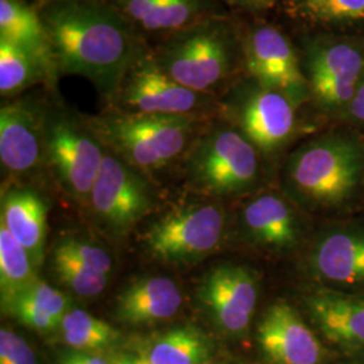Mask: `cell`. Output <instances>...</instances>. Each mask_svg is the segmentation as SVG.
Listing matches in <instances>:
<instances>
[{
  "instance_id": "d4e9b609",
  "label": "cell",
  "mask_w": 364,
  "mask_h": 364,
  "mask_svg": "<svg viewBox=\"0 0 364 364\" xmlns=\"http://www.w3.org/2000/svg\"><path fill=\"white\" fill-rule=\"evenodd\" d=\"M37 266L11 232L0 223V291L1 305L38 279Z\"/></svg>"
},
{
  "instance_id": "d590c367",
  "label": "cell",
  "mask_w": 364,
  "mask_h": 364,
  "mask_svg": "<svg viewBox=\"0 0 364 364\" xmlns=\"http://www.w3.org/2000/svg\"><path fill=\"white\" fill-rule=\"evenodd\" d=\"M105 1H108V0H105Z\"/></svg>"
},
{
  "instance_id": "ffe728a7",
  "label": "cell",
  "mask_w": 364,
  "mask_h": 364,
  "mask_svg": "<svg viewBox=\"0 0 364 364\" xmlns=\"http://www.w3.org/2000/svg\"><path fill=\"white\" fill-rule=\"evenodd\" d=\"M48 207L30 189H11L1 197V224L26 248L38 269L43 262Z\"/></svg>"
},
{
  "instance_id": "9a60e30c",
  "label": "cell",
  "mask_w": 364,
  "mask_h": 364,
  "mask_svg": "<svg viewBox=\"0 0 364 364\" xmlns=\"http://www.w3.org/2000/svg\"><path fill=\"white\" fill-rule=\"evenodd\" d=\"M294 108L296 105L285 95L257 84L237 107L240 132L260 151H274L294 131Z\"/></svg>"
},
{
  "instance_id": "8fae6325",
  "label": "cell",
  "mask_w": 364,
  "mask_h": 364,
  "mask_svg": "<svg viewBox=\"0 0 364 364\" xmlns=\"http://www.w3.org/2000/svg\"><path fill=\"white\" fill-rule=\"evenodd\" d=\"M258 294V282L250 270L223 264L205 275L197 297L223 332L242 335L255 313Z\"/></svg>"
},
{
  "instance_id": "52a82bcc",
  "label": "cell",
  "mask_w": 364,
  "mask_h": 364,
  "mask_svg": "<svg viewBox=\"0 0 364 364\" xmlns=\"http://www.w3.org/2000/svg\"><path fill=\"white\" fill-rule=\"evenodd\" d=\"M186 168L191 178L203 191L231 195L254 183L259 161L257 147L242 132L218 127L193 144Z\"/></svg>"
},
{
  "instance_id": "484cf974",
  "label": "cell",
  "mask_w": 364,
  "mask_h": 364,
  "mask_svg": "<svg viewBox=\"0 0 364 364\" xmlns=\"http://www.w3.org/2000/svg\"><path fill=\"white\" fill-rule=\"evenodd\" d=\"M58 329L68 347L92 353L111 348L120 338L114 326L82 309H70Z\"/></svg>"
},
{
  "instance_id": "6da1fadb",
  "label": "cell",
  "mask_w": 364,
  "mask_h": 364,
  "mask_svg": "<svg viewBox=\"0 0 364 364\" xmlns=\"http://www.w3.org/2000/svg\"><path fill=\"white\" fill-rule=\"evenodd\" d=\"M38 10L57 77L87 78L112 97L146 48L136 28L105 0H45Z\"/></svg>"
},
{
  "instance_id": "f546056e",
  "label": "cell",
  "mask_w": 364,
  "mask_h": 364,
  "mask_svg": "<svg viewBox=\"0 0 364 364\" xmlns=\"http://www.w3.org/2000/svg\"><path fill=\"white\" fill-rule=\"evenodd\" d=\"M54 248L99 273L108 275L112 270V259L105 248L88 243L85 240L66 237L58 242Z\"/></svg>"
},
{
  "instance_id": "d6a6232c",
  "label": "cell",
  "mask_w": 364,
  "mask_h": 364,
  "mask_svg": "<svg viewBox=\"0 0 364 364\" xmlns=\"http://www.w3.org/2000/svg\"><path fill=\"white\" fill-rule=\"evenodd\" d=\"M350 117L356 120V122H363L364 123V77L355 93V97L352 99L351 103L347 107Z\"/></svg>"
},
{
  "instance_id": "4fadbf2b",
  "label": "cell",
  "mask_w": 364,
  "mask_h": 364,
  "mask_svg": "<svg viewBox=\"0 0 364 364\" xmlns=\"http://www.w3.org/2000/svg\"><path fill=\"white\" fill-rule=\"evenodd\" d=\"M309 88L318 105L348 107L364 77V57L347 43L323 45L308 58Z\"/></svg>"
},
{
  "instance_id": "8992f818",
  "label": "cell",
  "mask_w": 364,
  "mask_h": 364,
  "mask_svg": "<svg viewBox=\"0 0 364 364\" xmlns=\"http://www.w3.org/2000/svg\"><path fill=\"white\" fill-rule=\"evenodd\" d=\"M111 99L122 112L169 117H198L212 103V95L192 91L170 77L147 48L134 58Z\"/></svg>"
},
{
  "instance_id": "cb8c5ba5",
  "label": "cell",
  "mask_w": 364,
  "mask_h": 364,
  "mask_svg": "<svg viewBox=\"0 0 364 364\" xmlns=\"http://www.w3.org/2000/svg\"><path fill=\"white\" fill-rule=\"evenodd\" d=\"M45 82L54 85L50 73L28 53L0 39V95L11 99L27 88Z\"/></svg>"
},
{
  "instance_id": "7c38bea8",
  "label": "cell",
  "mask_w": 364,
  "mask_h": 364,
  "mask_svg": "<svg viewBox=\"0 0 364 364\" xmlns=\"http://www.w3.org/2000/svg\"><path fill=\"white\" fill-rule=\"evenodd\" d=\"M48 109L38 102L13 99L0 108V162L13 174H25L45 162Z\"/></svg>"
},
{
  "instance_id": "f1b7e54d",
  "label": "cell",
  "mask_w": 364,
  "mask_h": 364,
  "mask_svg": "<svg viewBox=\"0 0 364 364\" xmlns=\"http://www.w3.org/2000/svg\"><path fill=\"white\" fill-rule=\"evenodd\" d=\"M15 297L26 299L27 302H30L39 312L48 314L60 324L66 313L72 309L70 301L64 293H61L55 287L48 285L45 281L39 278Z\"/></svg>"
},
{
  "instance_id": "2e32d148",
  "label": "cell",
  "mask_w": 364,
  "mask_h": 364,
  "mask_svg": "<svg viewBox=\"0 0 364 364\" xmlns=\"http://www.w3.org/2000/svg\"><path fill=\"white\" fill-rule=\"evenodd\" d=\"M313 273L332 287H364V228L328 231L314 245Z\"/></svg>"
},
{
  "instance_id": "836d02e7",
  "label": "cell",
  "mask_w": 364,
  "mask_h": 364,
  "mask_svg": "<svg viewBox=\"0 0 364 364\" xmlns=\"http://www.w3.org/2000/svg\"><path fill=\"white\" fill-rule=\"evenodd\" d=\"M230 1L239 6L251 7V9H266V7H272L277 0H230Z\"/></svg>"
},
{
  "instance_id": "9c48e42d",
  "label": "cell",
  "mask_w": 364,
  "mask_h": 364,
  "mask_svg": "<svg viewBox=\"0 0 364 364\" xmlns=\"http://www.w3.org/2000/svg\"><path fill=\"white\" fill-rule=\"evenodd\" d=\"M90 200L99 220L117 234L127 232L151 207L149 186L139 170L108 150Z\"/></svg>"
},
{
  "instance_id": "e575fe53",
  "label": "cell",
  "mask_w": 364,
  "mask_h": 364,
  "mask_svg": "<svg viewBox=\"0 0 364 364\" xmlns=\"http://www.w3.org/2000/svg\"><path fill=\"white\" fill-rule=\"evenodd\" d=\"M111 364H146L142 358H135V356H127V355H120L117 356Z\"/></svg>"
},
{
  "instance_id": "83f0119b",
  "label": "cell",
  "mask_w": 364,
  "mask_h": 364,
  "mask_svg": "<svg viewBox=\"0 0 364 364\" xmlns=\"http://www.w3.org/2000/svg\"><path fill=\"white\" fill-rule=\"evenodd\" d=\"M296 13L316 23L364 21V0H296Z\"/></svg>"
},
{
  "instance_id": "603a6c76",
  "label": "cell",
  "mask_w": 364,
  "mask_h": 364,
  "mask_svg": "<svg viewBox=\"0 0 364 364\" xmlns=\"http://www.w3.org/2000/svg\"><path fill=\"white\" fill-rule=\"evenodd\" d=\"M209 341L193 326L171 329L156 338L141 356L146 364H205Z\"/></svg>"
},
{
  "instance_id": "ba28073f",
  "label": "cell",
  "mask_w": 364,
  "mask_h": 364,
  "mask_svg": "<svg viewBox=\"0 0 364 364\" xmlns=\"http://www.w3.org/2000/svg\"><path fill=\"white\" fill-rule=\"evenodd\" d=\"M224 230V212L212 204H200L164 215L149 227L144 243L156 259L181 264L210 254L220 245Z\"/></svg>"
},
{
  "instance_id": "4316f807",
  "label": "cell",
  "mask_w": 364,
  "mask_h": 364,
  "mask_svg": "<svg viewBox=\"0 0 364 364\" xmlns=\"http://www.w3.org/2000/svg\"><path fill=\"white\" fill-rule=\"evenodd\" d=\"M53 272L58 281L80 297H96L108 285V275L92 270L58 250H53Z\"/></svg>"
},
{
  "instance_id": "1f68e13d",
  "label": "cell",
  "mask_w": 364,
  "mask_h": 364,
  "mask_svg": "<svg viewBox=\"0 0 364 364\" xmlns=\"http://www.w3.org/2000/svg\"><path fill=\"white\" fill-rule=\"evenodd\" d=\"M57 364H109L102 356L92 352L69 350L63 352L57 358Z\"/></svg>"
},
{
  "instance_id": "8d00e7d4",
  "label": "cell",
  "mask_w": 364,
  "mask_h": 364,
  "mask_svg": "<svg viewBox=\"0 0 364 364\" xmlns=\"http://www.w3.org/2000/svg\"><path fill=\"white\" fill-rule=\"evenodd\" d=\"M362 364H364V363H362Z\"/></svg>"
},
{
  "instance_id": "7402d4cb",
  "label": "cell",
  "mask_w": 364,
  "mask_h": 364,
  "mask_svg": "<svg viewBox=\"0 0 364 364\" xmlns=\"http://www.w3.org/2000/svg\"><path fill=\"white\" fill-rule=\"evenodd\" d=\"M248 235L262 246L285 250L299 239V227L291 208L278 196L262 195L243 210Z\"/></svg>"
},
{
  "instance_id": "d6986e66",
  "label": "cell",
  "mask_w": 364,
  "mask_h": 364,
  "mask_svg": "<svg viewBox=\"0 0 364 364\" xmlns=\"http://www.w3.org/2000/svg\"><path fill=\"white\" fill-rule=\"evenodd\" d=\"M138 30L171 34L212 15L208 0H108Z\"/></svg>"
},
{
  "instance_id": "277c9868",
  "label": "cell",
  "mask_w": 364,
  "mask_h": 364,
  "mask_svg": "<svg viewBox=\"0 0 364 364\" xmlns=\"http://www.w3.org/2000/svg\"><path fill=\"white\" fill-rule=\"evenodd\" d=\"M234 39L220 18L210 15L168 34L156 48V63L177 82L212 95L234 69Z\"/></svg>"
},
{
  "instance_id": "3957f363",
  "label": "cell",
  "mask_w": 364,
  "mask_h": 364,
  "mask_svg": "<svg viewBox=\"0 0 364 364\" xmlns=\"http://www.w3.org/2000/svg\"><path fill=\"white\" fill-rule=\"evenodd\" d=\"M364 176L363 146L343 135L304 144L287 164L289 186L301 200L318 207L347 201Z\"/></svg>"
},
{
  "instance_id": "5bb4252c",
  "label": "cell",
  "mask_w": 364,
  "mask_h": 364,
  "mask_svg": "<svg viewBox=\"0 0 364 364\" xmlns=\"http://www.w3.org/2000/svg\"><path fill=\"white\" fill-rule=\"evenodd\" d=\"M260 351L270 364H320L323 346L287 304H274L258 326Z\"/></svg>"
},
{
  "instance_id": "5b68a950",
  "label": "cell",
  "mask_w": 364,
  "mask_h": 364,
  "mask_svg": "<svg viewBox=\"0 0 364 364\" xmlns=\"http://www.w3.org/2000/svg\"><path fill=\"white\" fill-rule=\"evenodd\" d=\"M105 153L90 123L60 109H48L45 161L69 195L81 201L90 198Z\"/></svg>"
},
{
  "instance_id": "4dcf8cb0",
  "label": "cell",
  "mask_w": 364,
  "mask_h": 364,
  "mask_svg": "<svg viewBox=\"0 0 364 364\" xmlns=\"http://www.w3.org/2000/svg\"><path fill=\"white\" fill-rule=\"evenodd\" d=\"M0 364H38L37 356L25 338L16 332L1 328Z\"/></svg>"
},
{
  "instance_id": "44dd1931",
  "label": "cell",
  "mask_w": 364,
  "mask_h": 364,
  "mask_svg": "<svg viewBox=\"0 0 364 364\" xmlns=\"http://www.w3.org/2000/svg\"><path fill=\"white\" fill-rule=\"evenodd\" d=\"M0 39L34 55L57 81L48 33L38 9L26 0H0Z\"/></svg>"
},
{
  "instance_id": "7a4b0ae2",
  "label": "cell",
  "mask_w": 364,
  "mask_h": 364,
  "mask_svg": "<svg viewBox=\"0 0 364 364\" xmlns=\"http://www.w3.org/2000/svg\"><path fill=\"white\" fill-rule=\"evenodd\" d=\"M197 117L144 115L114 111L88 122L105 149L139 171H154L181 156Z\"/></svg>"
},
{
  "instance_id": "e0dca14e",
  "label": "cell",
  "mask_w": 364,
  "mask_h": 364,
  "mask_svg": "<svg viewBox=\"0 0 364 364\" xmlns=\"http://www.w3.org/2000/svg\"><path fill=\"white\" fill-rule=\"evenodd\" d=\"M314 324L329 341L351 351H364V296L320 289L306 299Z\"/></svg>"
},
{
  "instance_id": "30bf717a",
  "label": "cell",
  "mask_w": 364,
  "mask_h": 364,
  "mask_svg": "<svg viewBox=\"0 0 364 364\" xmlns=\"http://www.w3.org/2000/svg\"><path fill=\"white\" fill-rule=\"evenodd\" d=\"M245 61L258 85L285 95L296 107L311 91L290 41L275 27H257L250 33Z\"/></svg>"
},
{
  "instance_id": "ac0fdd59",
  "label": "cell",
  "mask_w": 364,
  "mask_h": 364,
  "mask_svg": "<svg viewBox=\"0 0 364 364\" xmlns=\"http://www.w3.org/2000/svg\"><path fill=\"white\" fill-rule=\"evenodd\" d=\"M181 289L168 277H144L126 287L117 299L115 316L130 326L169 320L182 306Z\"/></svg>"
}]
</instances>
